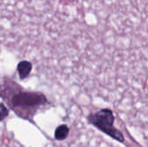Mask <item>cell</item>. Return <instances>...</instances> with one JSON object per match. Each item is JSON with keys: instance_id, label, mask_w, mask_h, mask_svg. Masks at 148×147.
Listing matches in <instances>:
<instances>
[{"instance_id": "obj_2", "label": "cell", "mask_w": 148, "mask_h": 147, "mask_svg": "<svg viewBox=\"0 0 148 147\" xmlns=\"http://www.w3.org/2000/svg\"><path fill=\"white\" fill-rule=\"evenodd\" d=\"M88 121L98 130L118 142H124L123 133L114 126V116L112 110L103 108L88 116Z\"/></svg>"}, {"instance_id": "obj_4", "label": "cell", "mask_w": 148, "mask_h": 147, "mask_svg": "<svg viewBox=\"0 0 148 147\" xmlns=\"http://www.w3.org/2000/svg\"><path fill=\"white\" fill-rule=\"evenodd\" d=\"M69 133V126L65 124H62V125H60L56 127V129L55 131L54 137L56 140L62 141V140H64L68 138Z\"/></svg>"}, {"instance_id": "obj_5", "label": "cell", "mask_w": 148, "mask_h": 147, "mask_svg": "<svg viewBox=\"0 0 148 147\" xmlns=\"http://www.w3.org/2000/svg\"><path fill=\"white\" fill-rule=\"evenodd\" d=\"M0 120L3 121L8 115H9V110H8V108L4 106V104L3 103H1V105H0Z\"/></svg>"}, {"instance_id": "obj_1", "label": "cell", "mask_w": 148, "mask_h": 147, "mask_svg": "<svg viewBox=\"0 0 148 147\" xmlns=\"http://www.w3.org/2000/svg\"><path fill=\"white\" fill-rule=\"evenodd\" d=\"M48 103L46 97L38 92L20 91L10 100V107L21 117L28 119L42 107Z\"/></svg>"}, {"instance_id": "obj_3", "label": "cell", "mask_w": 148, "mask_h": 147, "mask_svg": "<svg viewBox=\"0 0 148 147\" xmlns=\"http://www.w3.org/2000/svg\"><path fill=\"white\" fill-rule=\"evenodd\" d=\"M32 71V64L28 61H22L17 64V73L19 78L23 80L27 78Z\"/></svg>"}]
</instances>
